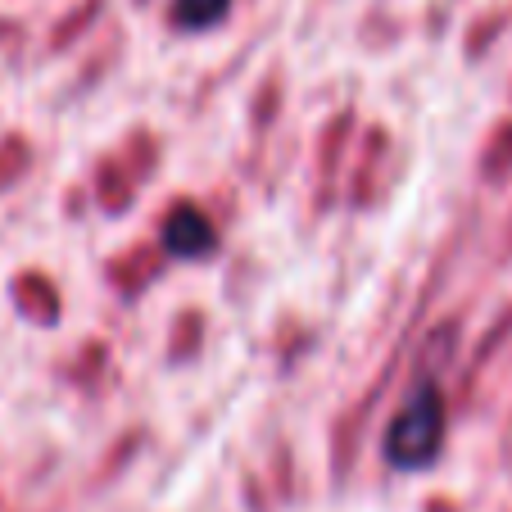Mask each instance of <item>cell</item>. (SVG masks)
<instances>
[{
  "instance_id": "6da1fadb",
  "label": "cell",
  "mask_w": 512,
  "mask_h": 512,
  "mask_svg": "<svg viewBox=\"0 0 512 512\" xmlns=\"http://www.w3.org/2000/svg\"><path fill=\"white\" fill-rule=\"evenodd\" d=\"M440 431H445V404H440V390L435 386L413 390V399H408V404L395 413V422H390V435H386L390 463L422 467L426 458L440 449Z\"/></svg>"
},
{
  "instance_id": "7a4b0ae2",
  "label": "cell",
  "mask_w": 512,
  "mask_h": 512,
  "mask_svg": "<svg viewBox=\"0 0 512 512\" xmlns=\"http://www.w3.org/2000/svg\"><path fill=\"white\" fill-rule=\"evenodd\" d=\"M232 10V0H177L173 5V14H177V23L182 28H213V23L223 19V14Z\"/></svg>"
}]
</instances>
